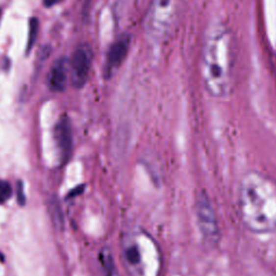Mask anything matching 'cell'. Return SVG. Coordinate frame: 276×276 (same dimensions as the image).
<instances>
[{
  "mask_svg": "<svg viewBox=\"0 0 276 276\" xmlns=\"http://www.w3.org/2000/svg\"><path fill=\"white\" fill-rule=\"evenodd\" d=\"M12 197V187L5 180H0V204H3Z\"/></svg>",
  "mask_w": 276,
  "mask_h": 276,
  "instance_id": "obj_12",
  "label": "cell"
},
{
  "mask_svg": "<svg viewBox=\"0 0 276 276\" xmlns=\"http://www.w3.org/2000/svg\"><path fill=\"white\" fill-rule=\"evenodd\" d=\"M38 30H39V21L36 18L29 20V31H28V40H27V52L30 51L34 47L38 37Z\"/></svg>",
  "mask_w": 276,
  "mask_h": 276,
  "instance_id": "obj_11",
  "label": "cell"
},
{
  "mask_svg": "<svg viewBox=\"0 0 276 276\" xmlns=\"http://www.w3.org/2000/svg\"><path fill=\"white\" fill-rule=\"evenodd\" d=\"M57 0H43V2L47 5V7H51L54 3H55Z\"/></svg>",
  "mask_w": 276,
  "mask_h": 276,
  "instance_id": "obj_15",
  "label": "cell"
},
{
  "mask_svg": "<svg viewBox=\"0 0 276 276\" xmlns=\"http://www.w3.org/2000/svg\"><path fill=\"white\" fill-rule=\"evenodd\" d=\"M54 137L63 163L72 158L73 154V129L72 123L66 116H63L54 127Z\"/></svg>",
  "mask_w": 276,
  "mask_h": 276,
  "instance_id": "obj_6",
  "label": "cell"
},
{
  "mask_svg": "<svg viewBox=\"0 0 276 276\" xmlns=\"http://www.w3.org/2000/svg\"><path fill=\"white\" fill-rule=\"evenodd\" d=\"M233 39L225 24H214L208 29L202 52L203 84L216 99H224L232 90L233 81Z\"/></svg>",
  "mask_w": 276,
  "mask_h": 276,
  "instance_id": "obj_2",
  "label": "cell"
},
{
  "mask_svg": "<svg viewBox=\"0 0 276 276\" xmlns=\"http://www.w3.org/2000/svg\"><path fill=\"white\" fill-rule=\"evenodd\" d=\"M179 7L180 0H153L146 21L151 39L161 41L170 34L176 23Z\"/></svg>",
  "mask_w": 276,
  "mask_h": 276,
  "instance_id": "obj_3",
  "label": "cell"
},
{
  "mask_svg": "<svg viewBox=\"0 0 276 276\" xmlns=\"http://www.w3.org/2000/svg\"><path fill=\"white\" fill-rule=\"evenodd\" d=\"M93 62V52L89 45H80L70 59V79L75 88L80 89L86 83Z\"/></svg>",
  "mask_w": 276,
  "mask_h": 276,
  "instance_id": "obj_5",
  "label": "cell"
},
{
  "mask_svg": "<svg viewBox=\"0 0 276 276\" xmlns=\"http://www.w3.org/2000/svg\"><path fill=\"white\" fill-rule=\"evenodd\" d=\"M50 214L56 228L62 230L64 228V216L62 207L57 200H52V202L50 203Z\"/></svg>",
  "mask_w": 276,
  "mask_h": 276,
  "instance_id": "obj_9",
  "label": "cell"
},
{
  "mask_svg": "<svg viewBox=\"0 0 276 276\" xmlns=\"http://www.w3.org/2000/svg\"><path fill=\"white\" fill-rule=\"evenodd\" d=\"M125 256H126V260L131 263V264H137L140 262V252L137 250V248L129 247L125 251Z\"/></svg>",
  "mask_w": 276,
  "mask_h": 276,
  "instance_id": "obj_13",
  "label": "cell"
},
{
  "mask_svg": "<svg viewBox=\"0 0 276 276\" xmlns=\"http://www.w3.org/2000/svg\"><path fill=\"white\" fill-rule=\"evenodd\" d=\"M131 45V37L127 34H123L110 46L109 51L107 54V64L106 73H111L113 69L119 68L126 58Z\"/></svg>",
  "mask_w": 276,
  "mask_h": 276,
  "instance_id": "obj_8",
  "label": "cell"
},
{
  "mask_svg": "<svg viewBox=\"0 0 276 276\" xmlns=\"http://www.w3.org/2000/svg\"><path fill=\"white\" fill-rule=\"evenodd\" d=\"M26 201V198H25V193H24V188H23V183L21 181L18 183V202L20 205H23L25 204Z\"/></svg>",
  "mask_w": 276,
  "mask_h": 276,
  "instance_id": "obj_14",
  "label": "cell"
},
{
  "mask_svg": "<svg viewBox=\"0 0 276 276\" xmlns=\"http://www.w3.org/2000/svg\"><path fill=\"white\" fill-rule=\"evenodd\" d=\"M196 216L204 244L215 247L220 241V226L214 204L205 191L200 192L196 199Z\"/></svg>",
  "mask_w": 276,
  "mask_h": 276,
  "instance_id": "obj_4",
  "label": "cell"
},
{
  "mask_svg": "<svg viewBox=\"0 0 276 276\" xmlns=\"http://www.w3.org/2000/svg\"><path fill=\"white\" fill-rule=\"evenodd\" d=\"M240 217L252 233L276 230V181L260 172L243 176L239 189Z\"/></svg>",
  "mask_w": 276,
  "mask_h": 276,
  "instance_id": "obj_1",
  "label": "cell"
},
{
  "mask_svg": "<svg viewBox=\"0 0 276 276\" xmlns=\"http://www.w3.org/2000/svg\"><path fill=\"white\" fill-rule=\"evenodd\" d=\"M100 261H101V266H102V269H104L106 276H118L115 261H113L112 256L109 252H107V251L101 252Z\"/></svg>",
  "mask_w": 276,
  "mask_h": 276,
  "instance_id": "obj_10",
  "label": "cell"
},
{
  "mask_svg": "<svg viewBox=\"0 0 276 276\" xmlns=\"http://www.w3.org/2000/svg\"><path fill=\"white\" fill-rule=\"evenodd\" d=\"M70 77V62L62 57L52 65L48 75L49 89L53 92H63L66 89Z\"/></svg>",
  "mask_w": 276,
  "mask_h": 276,
  "instance_id": "obj_7",
  "label": "cell"
}]
</instances>
